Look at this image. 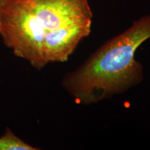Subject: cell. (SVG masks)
<instances>
[{
    "instance_id": "6da1fadb",
    "label": "cell",
    "mask_w": 150,
    "mask_h": 150,
    "mask_svg": "<svg viewBox=\"0 0 150 150\" xmlns=\"http://www.w3.org/2000/svg\"><path fill=\"white\" fill-rule=\"evenodd\" d=\"M88 0H0V38L16 57L42 70L64 63L91 32Z\"/></svg>"
},
{
    "instance_id": "3957f363",
    "label": "cell",
    "mask_w": 150,
    "mask_h": 150,
    "mask_svg": "<svg viewBox=\"0 0 150 150\" xmlns=\"http://www.w3.org/2000/svg\"><path fill=\"white\" fill-rule=\"evenodd\" d=\"M40 148L29 145L6 127L2 136H0V150H38Z\"/></svg>"
},
{
    "instance_id": "7a4b0ae2",
    "label": "cell",
    "mask_w": 150,
    "mask_h": 150,
    "mask_svg": "<svg viewBox=\"0 0 150 150\" xmlns=\"http://www.w3.org/2000/svg\"><path fill=\"white\" fill-rule=\"evenodd\" d=\"M149 39L150 15H147L106 41L77 69L65 74L62 86L77 104L91 105L139 85L144 79L143 65L136 59V53Z\"/></svg>"
}]
</instances>
